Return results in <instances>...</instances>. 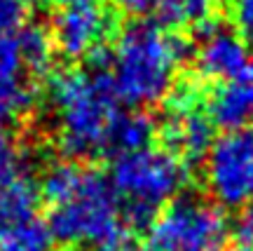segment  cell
Wrapping results in <instances>:
<instances>
[{"mask_svg": "<svg viewBox=\"0 0 253 251\" xmlns=\"http://www.w3.org/2000/svg\"><path fill=\"white\" fill-rule=\"evenodd\" d=\"M49 103L59 144L68 155L89 157L110 152L113 132L122 117L110 73H56L49 82Z\"/></svg>", "mask_w": 253, "mask_h": 251, "instance_id": "obj_1", "label": "cell"}, {"mask_svg": "<svg viewBox=\"0 0 253 251\" xmlns=\"http://www.w3.org/2000/svg\"><path fill=\"white\" fill-rule=\"evenodd\" d=\"M190 54L183 36L167 33L160 24L134 21L120 33L110 82L120 101L129 106H150L162 101L173 82V73Z\"/></svg>", "mask_w": 253, "mask_h": 251, "instance_id": "obj_2", "label": "cell"}, {"mask_svg": "<svg viewBox=\"0 0 253 251\" xmlns=\"http://www.w3.org/2000/svg\"><path fill=\"white\" fill-rule=\"evenodd\" d=\"M188 181L183 160L169 151L143 148L118 155L110 169V186L122 204V216L134 225H150L157 209L171 202Z\"/></svg>", "mask_w": 253, "mask_h": 251, "instance_id": "obj_3", "label": "cell"}, {"mask_svg": "<svg viewBox=\"0 0 253 251\" xmlns=\"http://www.w3.org/2000/svg\"><path fill=\"white\" fill-rule=\"evenodd\" d=\"M47 225L54 242L103 247L122 235V204L103 174L80 169L71 193L52 206Z\"/></svg>", "mask_w": 253, "mask_h": 251, "instance_id": "obj_4", "label": "cell"}, {"mask_svg": "<svg viewBox=\"0 0 253 251\" xmlns=\"http://www.w3.org/2000/svg\"><path fill=\"white\" fill-rule=\"evenodd\" d=\"M54 237L38 214V188L19 160L0 167V251H52Z\"/></svg>", "mask_w": 253, "mask_h": 251, "instance_id": "obj_5", "label": "cell"}, {"mask_svg": "<svg viewBox=\"0 0 253 251\" xmlns=\"http://www.w3.org/2000/svg\"><path fill=\"white\" fill-rule=\"evenodd\" d=\"M227 221L197 198L176 200L150 223L148 251H225Z\"/></svg>", "mask_w": 253, "mask_h": 251, "instance_id": "obj_6", "label": "cell"}, {"mask_svg": "<svg viewBox=\"0 0 253 251\" xmlns=\"http://www.w3.org/2000/svg\"><path fill=\"white\" fill-rule=\"evenodd\" d=\"M207 186L223 206L253 204V129L225 132L207 155Z\"/></svg>", "mask_w": 253, "mask_h": 251, "instance_id": "obj_7", "label": "cell"}, {"mask_svg": "<svg viewBox=\"0 0 253 251\" xmlns=\"http://www.w3.org/2000/svg\"><path fill=\"white\" fill-rule=\"evenodd\" d=\"M110 31L113 14L99 2L84 0L80 5L61 9L54 17L52 43L63 56L82 59L103 47V40L110 36Z\"/></svg>", "mask_w": 253, "mask_h": 251, "instance_id": "obj_8", "label": "cell"}, {"mask_svg": "<svg viewBox=\"0 0 253 251\" xmlns=\"http://www.w3.org/2000/svg\"><path fill=\"white\" fill-rule=\"evenodd\" d=\"M202 43L197 50V71L204 78L216 80H239L249 71V47L244 38L216 26L213 21L202 26Z\"/></svg>", "mask_w": 253, "mask_h": 251, "instance_id": "obj_9", "label": "cell"}, {"mask_svg": "<svg viewBox=\"0 0 253 251\" xmlns=\"http://www.w3.org/2000/svg\"><path fill=\"white\" fill-rule=\"evenodd\" d=\"M164 141L178 160H202L213 146V125L202 110L178 113L164 127Z\"/></svg>", "mask_w": 253, "mask_h": 251, "instance_id": "obj_10", "label": "cell"}, {"mask_svg": "<svg viewBox=\"0 0 253 251\" xmlns=\"http://www.w3.org/2000/svg\"><path fill=\"white\" fill-rule=\"evenodd\" d=\"M209 120L225 132L246 129L253 120V80H230L209 99Z\"/></svg>", "mask_w": 253, "mask_h": 251, "instance_id": "obj_11", "label": "cell"}, {"mask_svg": "<svg viewBox=\"0 0 253 251\" xmlns=\"http://www.w3.org/2000/svg\"><path fill=\"white\" fill-rule=\"evenodd\" d=\"M153 136H155V122L150 115H145L141 110H136V113H122L118 127L113 132L110 152L126 155V152L150 148Z\"/></svg>", "mask_w": 253, "mask_h": 251, "instance_id": "obj_12", "label": "cell"}, {"mask_svg": "<svg viewBox=\"0 0 253 251\" xmlns=\"http://www.w3.org/2000/svg\"><path fill=\"white\" fill-rule=\"evenodd\" d=\"M19 47H21V59H24V68L31 73H45L52 63V38L47 36L40 26H24L17 33Z\"/></svg>", "mask_w": 253, "mask_h": 251, "instance_id": "obj_13", "label": "cell"}, {"mask_svg": "<svg viewBox=\"0 0 253 251\" xmlns=\"http://www.w3.org/2000/svg\"><path fill=\"white\" fill-rule=\"evenodd\" d=\"M31 103H33V92L24 82L0 78V136H5V129L14 125L31 108Z\"/></svg>", "mask_w": 253, "mask_h": 251, "instance_id": "obj_14", "label": "cell"}, {"mask_svg": "<svg viewBox=\"0 0 253 251\" xmlns=\"http://www.w3.org/2000/svg\"><path fill=\"white\" fill-rule=\"evenodd\" d=\"M115 5H120L122 9L131 12V14H150L155 12L162 24H176L178 19V7H181V0H113Z\"/></svg>", "mask_w": 253, "mask_h": 251, "instance_id": "obj_15", "label": "cell"}, {"mask_svg": "<svg viewBox=\"0 0 253 251\" xmlns=\"http://www.w3.org/2000/svg\"><path fill=\"white\" fill-rule=\"evenodd\" d=\"M21 68H24V59H21L17 33H0V78L17 80Z\"/></svg>", "mask_w": 253, "mask_h": 251, "instance_id": "obj_16", "label": "cell"}, {"mask_svg": "<svg viewBox=\"0 0 253 251\" xmlns=\"http://www.w3.org/2000/svg\"><path fill=\"white\" fill-rule=\"evenodd\" d=\"M31 14L28 0H0V33H19Z\"/></svg>", "mask_w": 253, "mask_h": 251, "instance_id": "obj_17", "label": "cell"}, {"mask_svg": "<svg viewBox=\"0 0 253 251\" xmlns=\"http://www.w3.org/2000/svg\"><path fill=\"white\" fill-rule=\"evenodd\" d=\"M218 0H181V26L197 24L199 28L211 24Z\"/></svg>", "mask_w": 253, "mask_h": 251, "instance_id": "obj_18", "label": "cell"}, {"mask_svg": "<svg viewBox=\"0 0 253 251\" xmlns=\"http://www.w3.org/2000/svg\"><path fill=\"white\" fill-rule=\"evenodd\" d=\"M232 17L242 38L253 43V0H232Z\"/></svg>", "mask_w": 253, "mask_h": 251, "instance_id": "obj_19", "label": "cell"}, {"mask_svg": "<svg viewBox=\"0 0 253 251\" xmlns=\"http://www.w3.org/2000/svg\"><path fill=\"white\" fill-rule=\"evenodd\" d=\"M235 237L237 244H253V204L244 206V211L235 221Z\"/></svg>", "mask_w": 253, "mask_h": 251, "instance_id": "obj_20", "label": "cell"}, {"mask_svg": "<svg viewBox=\"0 0 253 251\" xmlns=\"http://www.w3.org/2000/svg\"><path fill=\"white\" fill-rule=\"evenodd\" d=\"M101 251H145V249H141L136 242H131V240H126V237H122V235H120L118 240L103 244V247H101Z\"/></svg>", "mask_w": 253, "mask_h": 251, "instance_id": "obj_21", "label": "cell"}, {"mask_svg": "<svg viewBox=\"0 0 253 251\" xmlns=\"http://www.w3.org/2000/svg\"><path fill=\"white\" fill-rule=\"evenodd\" d=\"M12 160H17V155H14L12 146H9V139L7 136H0V167L9 164Z\"/></svg>", "mask_w": 253, "mask_h": 251, "instance_id": "obj_22", "label": "cell"}, {"mask_svg": "<svg viewBox=\"0 0 253 251\" xmlns=\"http://www.w3.org/2000/svg\"><path fill=\"white\" fill-rule=\"evenodd\" d=\"M47 2H52V5H56V7H73V5H80V2H84V0H47Z\"/></svg>", "mask_w": 253, "mask_h": 251, "instance_id": "obj_23", "label": "cell"}, {"mask_svg": "<svg viewBox=\"0 0 253 251\" xmlns=\"http://www.w3.org/2000/svg\"><path fill=\"white\" fill-rule=\"evenodd\" d=\"M232 251H253V244H237Z\"/></svg>", "mask_w": 253, "mask_h": 251, "instance_id": "obj_24", "label": "cell"}, {"mask_svg": "<svg viewBox=\"0 0 253 251\" xmlns=\"http://www.w3.org/2000/svg\"><path fill=\"white\" fill-rule=\"evenodd\" d=\"M251 80H253V63H251Z\"/></svg>", "mask_w": 253, "mask_h": 251, "instance_id": "obj_25", "label": "cell"}]
</instances>
